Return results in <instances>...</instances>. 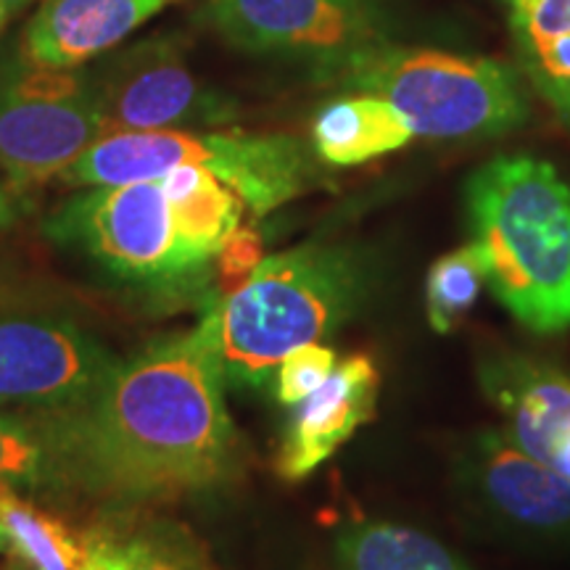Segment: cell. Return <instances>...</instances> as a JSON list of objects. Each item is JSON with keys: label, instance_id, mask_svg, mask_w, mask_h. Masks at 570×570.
I'll list each match as a JSON object with an SVG mask.
<instances>
[{"label": "cell", "instance_id": "4fadbf2b", "mask_svg": "<svg viewBox=\"0 0 570 570\" xmlns=\"http://www.w3.org/2000/svg\"><path fill=\"white\" fill-rule=\"evenodd\" d=\"M173 0H46L21 35V56L56 69H80L125 42Z\"/></svg>", "mask_w": 570, "mask_h": 570}, {"label": "cell", "instance_id": "52a82bcc", "mask_svg": "<svg viewBox=\"0 0 570 570\" xmlns=\"http://www.w3.org/2000/svg\"><path fill=\"white\" fill-rule=\"evenodd\" d=\"M104 135L90 67L0 61V173L17 188L61 177Z\"/></svg>", "mask_w": 570, "mask_h": 570}, {"label": "cell", "instance_id": "44dd1931", "mask_svg": "<svg viewBox=\"0 0 570 570\" xmlns=\"http://www.w3.org/2000/svg\"><path fill=\"white\" fill-rule=\"evenodd\" d=\"M127 570H217L209 547L177 520H154L127 539Z\"/></svg>", "mask_w": 570, "mask_h": 570}, {"label": "cell", "instance_id": "7a4b0ae2", "mask_svg": "<svg viewBox=\"0 0 570 570\" xmlns=\"http://www.w3.org/2000/svg\"><path fill=\"white\" fill-rule=\"evenodd\" d=\"M375 281L373 259L341 240L265 256L238 288L209 302L225 381L262 391L285 354L344 327L370 302Z\"/></svg>", "mask_w": 570, "mask_h": 570}, {"label": "cell", "instance_id": "9c48e42d", "mask_svg": "<svg viewBox=\"0 0 570 570\" xmlns=\"http://www.w3.org/2000/svg\"><path fill=\"white\" fill-rule=\"evenodd\" d=\"M206 19L248 53L309 56L325 69L391 42L389 0H209Z\"/></svg>", "mask_w": 570, "mask_h": 570}, {"label": "cell", "instance_id": "e0dca14e", "mask_svg": "<svg viewBox=\"0 0 570 570\" xmlns=\"http://www.w3.org/2000/svg\"><path fill=\"white\" fill-rule=\"evenodd\" d=\"M512 38L525 77L570 132V0L512 3Z\"/></svg>", "mask_w": 570, "mask_h": 570}, {"label": "cell", "instance_id": "7c38bea8", "mask_svg": "<svg viewBox=\"0 0 570 570\" xmlns=\"http://www.w3.org/2000/svg\"><path fill=\"white\" fill-rule=\"evenodd\" d=\"M381 373L367 354L338 360L336 370L315 394L291 407L281 449L277 475L285 481H304L333 458L362 425L375 417Z\"/></svg>", "mask_w": 570, "mask_h": 570}, {"label": "cell", "instance_id": "603a6c76", "mask_svg": "<svg viewBox=\"0 0 570 570\" xmlns=\"http://www.w3.org/2000/svg\"><path fill=\"white\" fill-rule=\"evenodd\" d=\"M262 259H265V256H262L259 235L254 230L238 227L217 256V296H225L238 288V285L259 267Z\"/></svg>", "mask_w": 570, "mask_h": 570}, {"label": "cell", "instance_id": "7402d4cb", "mask_svg": "<svg viewBox=\"0 0 570 570\" xmlns=\"http://www.w3.org/2000/svg\"><path fill=\"white\" fill-rule=\"evenodd\" d=\"M338 365V354L331 346L304 344L283 356L275 370V399L283 407H296L323 386Z\"/></svg>", "mask_w": 570, "mask_h": 570}, {"label": "cell", "instance_id": "4316f807", "mask_svg": "<svg viewBox=\"0 0 570 570\" xmlns=\"http://www.w3.org/2000/svg\"><path fill=\"white\" fill-rule=\"evenodd\" d=\"M27 0H0V32H3V27L9 24V19L17 13L21 6H24Z\"/></svg>", "mask_w": 570, "mask_h": 570}, {"label": "cell", "instance_id": "5b68a950", "mask_svg": "<svg viewBox=\"0 0 570 570\" xmlns=\"http://www.w3.org/2000/svg\"><path fill=\"white\" fill-rule=\"evenodd\" d=\"M327 75L341 92H370L394 106L415 138H497L529 119L518 71L491 59L383 42Z\"/></svg>", "mask_w": 570, "mask_h": 570}, {"label": "cell", "instance_id": "9a60e30c", "mask_svg": "<svg viewBox=\"0 0 570 570\" xmlns=\"http://www.w3.org/2000/svg\"><path fill=\"white\" fill-rule=\"evenodd\" d=\"M71 415L0 410V487L32 494H69L75 481Z\"/></svg>", "mask_w": 570, "mask_h": 570}, {"label": "cell", "instance_id": "277c9868", "mask_svg": "<svg viewBox=\"0 0 570 570\" xmlns=\"http://www.w3.org/2000/svg\"><path fill=\"white\" fill-rule=\"evenodd\" d=\"M497 302L533 333L570 331V185L537 156H497L465 185Z\"/></svg>", "mask_w": 570, "mask_h": 570}, {"label": "cell", "instance_id": "ba28073f", "mask_svg": "<svg viewBox=\"0 0 570 570\" xmlns=\"http://www.w3.org/2000/svg\"><path fill=\"white\" fill-rule=\"evenodd\" d=\"M117 365L119 356L71 320L0 309V410L82 412Z\"/></svg>", "mask_w": 570, "mask_h": 570}, {"label": "cell", "instance_id": "8fae6325", "mask_svg": "<svg viewBox=\"0 0 570 570\" xmlns=\"http://www.w3.org/2000/svg\"><path fill=\"white\" fill-rule=\"evenodd\" d=\"M479 377L504 433L570 481V375L537 356L504 352L487 356Z\"/></svg>", "mask_w": 570, "mask_h": 570}, {"label": "cell", "instance_id": "2e32d148", "mask_svg": "<svg viewBox=\"0 0 570 570\" xmlns=\"http://www.w3.org/2000/svg\"><path fill=\"white\" fill-rule=\"evenodd\" d=\"M415 138L394 106L370 92H344L312 122V146L325 164L356 167L394 154Z\"/></svg>", "mask_w": 570, "mask_h": 570}, {"label": "cell", "instance_id": "8992f818", "mask_svg": "<svg viewBox=\"0 0 570 570\" xmlns=\"http://www.w3.org/2000/svg\"><path fill=\"white\" fill-rule=\"evenodd\" d=\"M217 175L254 217H267L315 185L312 151L291 135L151 130L111 132L96 140L61 180L75 188L154 180L175 167Z\"/></svg>", "mask_w": 570, "mask_h": 570}, {"label": "cell", "instance_id": "cb8c5ba5", "mask_svg": "<svg viewBox=\"0 0 570 570\" xmlns=\"http://www.w3.org/2000/svg\"><path fill=\"white\" fill-rule=\"evenodd\" d=\"M75 570H127V541L92 539L88 541V554Z\"/></svg>", "mask_w": 570, "mask_h": 570}, {"label": "cell", "instance_id": "d6986e66", "mask_svg": "<svg viewBox=\"0 0 570 570\" xmlns=\"http://www.w3.org/2000/svg\"><path fill=\"white\" fill-rule=\"evenodd\" d=\"M0 525L9 537L11 554L27 570H75L88 554V544L63 520L3 487Z\"/></svg>", "mask_w": 570, "mask_h": 570}, {"label": "cell", "instance_id": "484cf974", "mask_svg": "<svg viewBox=\"0 0 570 570\" xmlns=\"http://www.w3.org/2000/svg\"><path fill=\"white\" fill-rule=\"evenodd\" d=\"M13 223H17V204H13L9 190L0 185V230H6V227H11Z\"/></svg>", "mask_w": 570, "mask_h": 570}, {"label": "cell", "instance_id": "83f0119b", "mask_svg": "<svg viewBox=\"0 0 570 570\" xmlns=\"http://www.w3.org/2000/svg\"><path fill=\"white\" fill-rule=\"evenodd\" d=\"M6 550H9V537H6V529L0 525V552H6Z\"/></svg>", "mask_w": 570, "mask_h": 570}, {"label": "cell", "instance_id": "6da1fadb", "mask_svg": "<svg viewBox=\"0 0 570 570\" xmlns=\"http://www.w3.org/2000/svg\"><path fill=\"white\" fill-rule=\"evenodd\" d=\"M212 306L196 327L169 333L119 365L71 417L80 494L156 502L230 483L240 441L225 404Z\"/></svg>", "mask_w": 570, "mask_h": 570}, {"label": "cell", "instance_id": "f1b7e54d", "mask_svg": "<svg viewBox=\"0 0 570 570\" xmlns=\"http://www.w3.org/2000/svg\"><path fill=\"white\" fill-rule=\"evenodd\" d=\"M510 3H518V0H510Z\"/></svg>", "mask_w": 570, "mask_h": 570}, {"label": "cell", "instance_id": "30bf717a", "mask_svg": "<svg viewBox=\"0 0 570 570\" xmlns=\"http://www.w3.org/2000/svg\"><path fill=\"white\" fill-rule=\"evenodd\" d=\"M106 135L194 130L235 117L223 96L204 88L169 42H142L92 69Z\"/></svg>", "mask_w": 570, "mask_h": 570}, {"label": "cell", "instance_id": "5bb4252c", "mask_svg": "<svg viewBox=\"0 0 570 570\" xmlns=\"http://www.w3.org/2000/svg\"><path fill=\"white\" fill-rule=\"evenodd\" d=\"M473 479L491 510L537 533L570 531V481L523 452L504 431L481 433Z\"/></svg>", "mask_w": 570, "mask_h": 570}, {"label": "cell", "instance_id": "ffe728a7", "mask_svg": "<svg viewBox=\"0 0 570 570\" xmlns=\"http://www.w3.org/2000/svg\"><path fill=\"white\" fill-rule=\"evenodd\" d=\"M489 285L487 259L475 240L433 262L425 281V315L436 333H452Z\"/></svg>", "mask_w": 570, "mask_h": 570}, {"label": "cell", "instance_id": "f546056e", "mask_svg": "<svg viewBox=\"0 0 570 570\" xmlns=\"http://www.w3.org/2000/svg\"><path fill=\"white\" fill-rule=\"evenodd\" d=\"M19 570H27V568H24V566H21V568H19Z\"/></svg>", "mask_w": 570, "mask_h": 570}, {"label": "cell", "instance_id": "ac0fdd59", "mask_svg": "<svg viewBox=\"0 0 570 570\" xmlns=\"http://www.w3.org/2000/svg\"><path fill=\"white\" fill-rule=\"evenodd\" d=\"M336 570H473L428 533L399 523H354L336 539Z\"/></svg>", "mask_w": 570, "mask_h": 570}, {"label": "cell", "instance_id": "d4e9b609", "mask_svg": "<svg viewBox=\"0 0 570 570\" xmlns=\"http://www.w3.org/2000/svg\"><path fill=\"white\" fill-rule=\"evenodd\" d=\"M21 298H24V291H21L17 277L6 273V267L0 265V309H17V306H24L27 302H21Z\"/></svg>", "mask_w": 570, "mask_h": 570}, {"label": "cell", "instance_id": "3957f363", "mask_svg": "<svg viewBox=\"0 0 570 570\" xmlns=\"http://www.w3.org/2000/svg\"><path fill=\"white\" fill-rule=\"evenodd\" d=\"M46 235L146 309H204L217 296V256L198 244L161 177L92 185L48 214Z\"/></svg>", "mask_w": 570, "mask_h": 570}]
</instances>
